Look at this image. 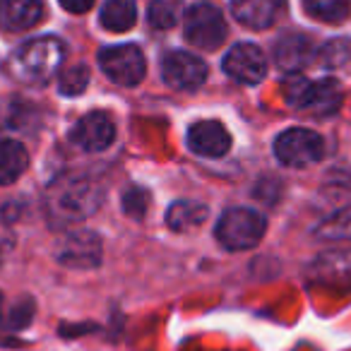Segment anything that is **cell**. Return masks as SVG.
Here are the masks:
<instances>
[{
	"label": "cell",
	"instance_id": "5b68a950",
	"mask_svg": "<svg viewBox=\"0 0 351 351\" xmlns=\"http://www.w3.org/2000/svg\"><path fill=\"white\" fill-rule=\"evenodd\" d=\"M274 154L284 166H308L325 156V140L306 128H289L274 140Z\"/></svg>",
	"mask_w": 351,
	"mask_h": 351
},
{
	"label": "cell",
	"instance_id": "8fae6325",
	"mask_svg": "<svg viewBox=\"0 0 351 351\" xmlns=\"http://www.w3.org/2000/svg\"><path fill=\"white\" fill-rule=\"evenodd\" d=\"M116 140V123L108 113L92 111L82 116L73 128V142L87 152H104Z\"/></svg>",
	"mask_w": 351,
	"mask_h": 351
},
{
	"label": "cell",
	"instance_id": "2e32d148",
	"mask_svg": "<svg viewBox=\"0 0 351 351\" xmlns=\"http://www.w3.org/2000/svg\"><path fill=\"white\" fill-rule=\"evenodd\" d=\"M29 166V154L17 140H0V186H10Z\"/></svg>",
	"mask_w": 351,
	"mask_h": 351
},
{
	"label": "cell",
	"instance_id": "44dd1931",
	"mask_svg": "<svg viewBox=\"0 0 351 351\" xmlns=\"http://www.w3.org/2000/svg\"><path fill=\"white\" fill-rule=\"evenodd\" d=\"M315 234L317 239H327V241H351V207L332 215L330 219H325L317 226Z\"/></svg>",
	"mask_w": 351,
	"mask_h": 351
},
{
	"label": "cell",
	"instance_id": "3957f363",
	"mask_svg": "<svg viewBox=\"0 0 351 351\" xmlns=\"http://www.w3.org/2000/svg\"><path fill=\"white\" fill-rule=\"evenodd\" d=\"M284 99L296 111H306L313 116H332L341 106V87L337 80H308L291 75L284 80Z\"/></svg>",
	"mask_w": 351,
	"mask_h": 351
},
{
	"label": "cell",
	"instance_id": "9c48e42d",
	"mask_svg": "<svg viewBox=\"0 0 351 351\" xmlns=\"http://www.w3.org/2000/svg\"><path fill=\"white\" fill-rule=\"evenodd\" d=\"M56 258L63 265H68V267H97L101 263V241L92 231L75 229L68 236H63V241L58 243V250H56Z\"/></svg>",
	"mask_w": 351,
	"mask_h": 351
},
{
	"label": "cell",
	"instance_id": "7a4b0ae2",
	"mask_svg": "<svg viewBox=\"0 0 351 351\" xmlns=\"http://www.w3.org/2000/svg\"><path fill=\"white\" fill-rule=\"evenodd\" d=\"M65 58V44L56 36H41L22 44L10 56L5 70L22 84H44L60 70Z\"/></svg>",
	"mask_w": 351,
	"mask_h": 351
},
{
	"label": "cell",
	"instance_id": "d6986e66",
	"mask_svg": "<svg viewBox=\"0 0 351 351\" xmlns=\"http://www.w3.org/2000/svg\"><path fill=\"white\" fill-rule=\"evenodd\" d=\"M303 8L320 22H344L349 17L351 0H303Z\"/></svg>",
	"mask_w": 351,
	"mask_h": 351
},
{
	"label": "cell",
	"instance_id": "cb8c5ba5",
	"mask_svg": "<svg viewBox=\"0 0 351 351\" xmlns=\"http://www.w3.org/2000/svg\"><path fill=\"white\" fill-rule=\"evenodd\" d=\"M58 3L73 15H84L94 8V0H58Z\"/></svg>",
	"mask_w": 351,
	"mask_h": 351
},
{
	"label": "cell",
	"instance_id": "52a82bcc",
	"mask_svg": "<svg viewBox=\"0 0 351 351\" xmlns=\"http://www.w3.org/2000/svg\"><path fill=\"white\" fill-rule=\"evenodd\" d=\"M186 39L202 51H215L226 39V22L217 8L200 3L186 15Z\"/></svg>",
	"mask_w": 351,
	"mask_h": 351
},
{
	"label": "cell",
	"instance_id": "9a60e30c",
	"mask_svg": "<svg viewBox=\"0 0 351 351\" xmlns=\"http://www.w3.org/2000/svg\"><path fill=\"white\" fill-rule=\"evenodd\" d=\"M44 17L41 0H0V29L27 32Z\"/></svg>",
	"mask_w": 351,
	"mask_h": 351
},
{
	"label": "cell",
	"instance_id": "8992f818",
	"mask_svg": "<svg viewBox=\"0 0 351 351\" xmlns=\"http://www.w3.org/2000/svg\"><path fill=\"white\" fill-rule=\"evenodd\" d=\"M99 68L104 70L111 82L123 84V87H135L145 77V56L137 46L125 44V46H111L104 49L99 53Z\"/></svg>",
	"mask_w": 351,
	"mask_h": 351
},
{
	"label": "cell",
	"instance_id": "7402d4cb",
	"mask_svg": "<svg viewBox=\"0 0 351 351\" xmlns=\"http://www.w3.org/2000/svg\"><path fill=\"white\" fill-rule=\"evenodd\" d=\"M89 82V70L84 65H73L68 68L65 73H60V80H58V87L65 97H77V94L84 92Z\"/></svg>",
	"mask_w": 351,
	"mask_h": 351
},
{
	"label": "cell",
	"instance_id": "30bf717a",
	"mask_svg": "<svg viewBox=\"0 0 351 351\" xmlns=\"http://www.w3.org/2000/svg\"><path fill=\"white\" fill-rule=\"evenodd\" d=\"M224 73L241 84H258L267 75V58L253 44H239L224 56Z\"/></svg>",
	"mask_w": 351,
	"mask_h": 351
},
{
	"label": "cell",
	"instance_id": "e0dca14e",
	"mask_svg": "<svg viewBox=\"0 0 351 351\" xmlns=\"http://www.w3.org/2000/svg\"><path fill=\"white\" fill-rule=\"evenodd\" d=\"M137 20V3L135 0H106L101 8V27L108 32H128L132 29Z\"/></svg>",
	"mask_w": 351,
	"mask_h": 351
},
{
	"label": "cell",
	"instance_id": "d4e9b609",
	"mask_svg": "<svg viewBox=\"0 0 351 351\" xmlns=\"http://www.w3.org/2000/svg\"><path fill=\"white\" fill-rule=\"evenodd\" d=\"M3 320H5V298L0 293V327H3Z\"/></svg>",
	"mask_w": 351,
	"mask_h": 351
},
{
	"label": "cell",
	"instance_id": "6da1fadb",
	"mask_svg": "<svg viewBox=\"0 0 351 351\" xmlns=\"http://www.w3.org/2000/svg\"><path fill=\"white\" fill-rule=\"evenodd\" d=\"M104 200V191L89 176L65 173L56 178L46 191V215L51 224L70 226L94 215Z\"/></svg>",
	"mask_w": 351,
	"mask_h": 351
},
{
	"label": "cell",
	"instance_id": "603a6c76",
	"mask_svg": "<svg viewBox=\"0 0 351 351\" xmlns=\"http://www.w3.org/2000/svg\"><path fill=\"white\" fill-rule=\"evenodd\" d=\"M123 210L132 219H142L149 210V193L145 188H130V191L123 195Z\"/></svg>",
	"mask_w": 351,
	"mask_h": 351
},
{
	"label": "cell",
	"instance_id": "ac0fdd59",
	"mask_svg": "<svg viewBox=\"0 0 351 351\" xmlns=\"http://www.w3.org/2000/svg\"><path fill=\"white\" fill-rule=\"evenodd\" d=\"M207 217H210V210H207L205 205L193 202V200H181L169 207V212H166V224L173 231H188V229L200 226L202 221H207Z\"/></svg>",
	"mask_w": 351,
	"mask_h": 351
},
{
	"label": "cell",
	"instance_id": "ba28073f",
	"mask_svg": "<svg viewBox=\"0 0 351 351\" xmlns=\"http://www.w3.org/2000/svg\"><path fill=\"white\" fill-rule=\"evenodd\" d=\"M161 73L164 80L176 89L183 92H193V89L202 87L207 80V65L202 58L186 51H171L161 63Z\"/></svg>",
	"mask_w": 351,
	"mask_h": 351
},
{
	"label": "cell",
	"instance_id": "ffe728a7",
	"mask_svg": "<svg viewBox=\"0 0 351 351\" xmlns=\"http://www.w3.org/2000/svg\"><path fill=\"white\" fill-rule=\"evenodd\" d=\"M147 17L156 29H171L183 17V0H152Z\"/></svg>",
	"mask_w": 351,
	"mask_h": 351
},
{
	"label": "cell",
	"instance_id": "5bb4252c",
	"mask_svg": "<svg viewBox=\"0 0 351 351\" xmlns=\"http://www.w3.org/2000/svg\"><path fill=\"white\" fill-rule=\"evenodd\" d=\"M188 147L200 156H224L231 147V135L221 123L202 121L188 132Z\"/></svg>",
	"mask_w": 351,
	"mask_h": 351
},
{
	"label": "cell",
	"instance_id": "484cf974",
	"mask_svg": "<svg viewBox=\"0 0 351 351\" xmlns=\"http://www.w3.org/2000/svg\"><path fill=\"white\" fill-rule=\"evenodd\" d=\"M0 258H3V250H0Z\"/></svg>",
	"mask_w": 351,
	"mask_h": 351
},
{
	"label": "cell",
	"instance_id": "277c9868",
	"mask_svg": "<svg viewBox=\"0 0 351 351\" xmlns=\"http://www.w3.org/2000/svg\"><path fill=\"white\" fill-rule=\"evenodd\" d=\"M267 221L260 212L248 207H234L221 215L217 224V239L229 250H248L263 241Z\"/></svg>",
	"mask_w": 351,
	"mask_h": 351
},
{
	"label": "cell",
	"instance_id": "7c38bea8",
	"mask_svg": "<svg viewBox=\"0 0 351 351\" xmlns=\"http://www.w3.org/2000/svg\"><path fill=\"white\" fill-rule=\"evenodd\" d=\"M287 0H231L234 17L248 29H267L282 17Z\"/></svg>",
	"mask_w": 351,
	"mask_h": 351
},
{
	"label": "cell",
	"instance_id": "4fadbf2b",
	"mask_svg": "<svg viewBox=\"0 0 351 351\" xmlns=\"http://www.w3.org/2000/svg\"><path fill=\"white\" fill-rule=\"evenodd\" d=\"M274 63L284 70V73H298L303 70L315 56V49H313V41L308 39L306 34H282L274 44Z\"/></svg>",
	"mask_w": 351,
	"mask_h": 351
}]
</instances>
